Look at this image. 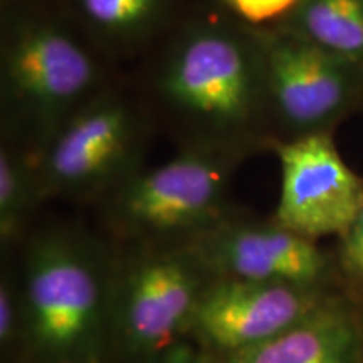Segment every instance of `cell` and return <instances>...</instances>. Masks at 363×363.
<instances>
[{
    "mask_svg": "<svg viewBox=\"0 0 363 363\" xmlns=\"http://www.w3.org/2000/svg\"><path fill=\"white\" fill-rule=\"evenodd\" d=\"M214 278L315 286L326 272V259L315 240L278 222L230 217L190 240Z\"/></svg>",
    "mask_w": 363,
    "mask_h": 363,
    "instance_id": "cell-10",
    "label": "cell"
},
{
    "mask_svg": "<svg viewBox=\"0 0 363 363\" xmlns=\"http://www.w3.org/2000/svg\"><path fill=\"white\" fill-rule=\"evenodd\" d=\"M281 192L272 220L303 238L342 235L363 208V179L345 163L330 133L274 140Z\"/></svg>",
    "mask_w": 363,
    "mask_h": 363,
    "instance_id": "cell-9",
    "label": "cell"
},
{
    "mask_svg": "<svg viewBox=\"0 0 363 363\" xmlns=\"http://www.w3.org/2000/svg\"><path fill=\"white\" fill-rule=\"evenodd\" d=\"M242 148L182 145L155 169H143L101 202L113 233L142 246L190 242L234 217L229 189Z\"/></svg>",
    "mask_w": 363,
    "mask_h": 363,
    "instance_id": "cell-4",
    "label": "cell"
},
{
    "mask_svg": "<svg viewBox=\"0 0 363 363\" xmlns=\"http://www.w3.org/2000/svg\"><path fill=\"white\" fill-rule=\"evenodd\" d=\"M271 128L278 140L330 133L357 108L363 67L274 26H261Z\"/></svg>",
    "mask_w": 363,
    "mask_h": 363,
    "instance_id": "cell-7",
    "label": "cell"
},
{
    "mask_svg": "<svg viewBox=\"0 0 363 363\" xmlns=\"http://www.w3.org/2000/svg\"><path fill=\"white\" fill-rule=\"evenodd\" d=\"M24 313L19 278L11 271L2 272L0 279V345L6 352L22 342Z\"/></svg>",
    "mask_w": 363,
    "mask_h": 363,
    "instance_id": "cell-15",
    "label": "cell"
},
{
    "mask_svg": "<svg viewBox=\"0 0 363 363\" xmlns=\"http://www.w3.org/2000/svg\"><path fill=\"white\" fill-rule=\"evenodd\" d=\"M148 133V104L110 83L35 158L43 201L101 203L143 170Z\"/></svg>",
    "mask_w": 363,
    "mask_h": 363,
    "instance_id": "cell-5",
    "label": "cell"
},
{
    "mask_svg": "<svg viewBox=\"0 0 363 363\" xmlns=\"http://www.w3.org/2000/svg\"><path fill=\"white\" fill-rule=\"evenodd\" d=\"M328 303L315 286L212 278L190 320L187 337L207 357L257 347L294 328Z\"/></svg>",
    "mask_w": 363,
    "mask_h": 363,
    "instance_id": "cell-8",
    "label": "cell"
},
{
    "mask_svg": "<svg viewBox=\"0 0 363 363\" xmlns=\"http://www.w3.org/2000/svg\"><path fill=\"white\" fill-rule=\"evenodd\" d=\"M40 195L38 167L33 153L11 140L0 145V240L11 246L24 233Z\"/></svg>",
    "mask_w": 363,
    "mask_h": 363,
    "instance_id": "cell-14",
    "label": "cell"
},
{
    "mask_svg": "<svg viewBox=\"0 0 363 363\" xmlns=\"http://www.w3.org/2000/svg\"><path fill=\"white\" fill-rule=\"evenodd\" d=\"M104 59L126 57L169 26L175 0H62Z\"/></svg>",
    "mask_w": 363,
    "mask_h": 363,
    "instance_id": "cell-12",
    "label": "cell"
},
{
    "mask_svg": "<svg viewBox=\"0 0 363 363\" xmlns=\"http://www.w3.org/2000/svg\"><path fill=\"white\" fill-rule=\"evenodd\" d=\"M342 261L348 271L363 278V208L342 235Z\"/></svg>",
    "mask_w": 363,
    "mask_h": 363,
    "instance_id": "cell-16",
    "label": "cell"
},
{
    "mask_svg": "<svg viewBox=\"0 0 363 363\" xmlns=\"http://www.w3.org/2000/svg\"><path fill=\"white\" fill-rule=\"evenodd\" d=\"M212 278L189 242L143 246L115 269L111 340L126 357L143 362L185 338Z\"/></svg>",
    "mask_w": 363,
    "mask_h": 363,
    "instance_id": "cell-6",
    "label": "cell"
},
{
    "mask_svg": "<svg viewBox=\"0 0 363 363\" xmlns=\"http://www.w3.org/2000/svg\"><path fill=\"white\" fill-rule=\"evenodd\" d=\"M269 26L363 67V0H296Z\"/></svg>",
    "mask_w": 363,
    "mask_h": 363,
    "instance_id": "cell-13",
    "label": "cell"
},
{
    "mask_svg": "<svg viewBox=\"0 0 363 363\" xmlns=\"http://www.w3.org/2000/svg\"><path fill=\"white\" fill-rule=\"evenodd\" d=\"M152 106L182 145L254 152L271 147L261 26L222 9L190 17L172 34L150 78Z\"/></svg>",
    "mask_w": 363,
    "mask_h": 363,
    "instance_id": "cell-1",
    "label": "cell"
},
{
    "mask_svg": "<svg viewBox=\"0 0 363 363\" xmlns=\"http://www.w3.org/2000/svg\"><path fill=\"white\" fill-rule=\"evenodd\" d=\"M142 363H206V355L194 342L180 338Z\"/></svg>",
    "mask_w": 363,
    "mask_h": 363,
    "instance_id": "cell-17",
    "label": "cell"
},
{
    "mask_svg": "<svg viewBox=\"0 0 363 363\" xmlns=\"http://www.w3.org/2000/svg\"><path fill=\"white\" fill-rule=\"evenodd\" d=\"M110 83L104 57L62 0H2V138L38 158L57 131Z\"/></svg>",
    "mask_w": 363,
    "mask_h": 363,
    "instance_id": "cell-2",
    "label": "cell"
},
{
    "mask_svg": "<svg viewBox=\"0 0 363 363\" xmlns=\"http://www.w3.org/2000/svg\"><path fill=\"white\" fill-rule=\"evenodd\" d=\"M115 267L89 234L61 225L35 233L19 276L29 352L43 363H103Z\"/></svg>",
    "mask_w": 363,
    "mask_h": 363,
    "instance_id": "cell-3",
    "label": "cell"
},
{
    "mask_svg": "<svg viewBox=\"0 0 363 363\" xmlns=\"http://www.w3.org/2000/svg\"><path fill=\"white\" fill-rule=\"evenodd\" d=\"M206 363H362V338L347 313L325 305L271 342L233 355H206Z\"/></svg>",
    "mask_w": 363,
    "mask_h": 363,
    "instance_id": "cell-11",
    "label": "cell"
}]
</instances>
